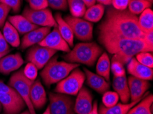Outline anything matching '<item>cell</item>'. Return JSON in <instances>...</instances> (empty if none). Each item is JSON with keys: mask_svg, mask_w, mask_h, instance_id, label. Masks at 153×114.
Here are the masks:
<instances>
[{"mask_svg": "<svg viewBox=\"0 0 153 114\" xmlns=\"http://www.w3.org/2000/svg\"><path fill=\"white\" fill-rule=\"evenodd\" d=\"M99 33L111 34L131 39H143L144 32L138 25V17L128 10H117L113 7L106 10L105 18L98 27Z\"/></svg>", "mask_w": 153, "mask_h": 114, "instance_id": "1", "label": "cell"}, {"mask_svg": "<svg viewBox=\"0 0 153 114\" xmlns=\"http://www.w3.org/2000/svg\"><path fill=\"white\" fill-rule=\"evenodd\" d=\"M98 40L106 51L113 55L112 58L124 65L128 64L139 53L153 51L142 39H131L111 34L99 33Z\"/></svg>", "mask_w": 153, "mask_h": 114, "instance_id": "2", "label": "cell"}, {"mask_svg": "<svg viewBox=\"0 0 153 114\" xmlns=\"http://www.w3.org/2000/svg\"><path fill=\"white\" fill-rule=\"evenodd\" d=\"M102 52V48L96 43H81L77 44L72 50L64 55V59L69 63L82 64L92 66Z\"/></svg>", "mask_w": 153, "mask_h": 114, "instance_id": "3", "label": "cell"}, {"mask_svg": "<svg viewBox=\"0 0 153 114\" xmlns=\"http://www.w3.org/2000/svg\"><path fill=\"white\" fill-rule=\"evenodd\" d=\"M79 64L58 61V56H53L43 67L41 76L47 86H50L63 79L74 69L79 67Z\"/></svg>", "mask_w": 153, "mask_h": 114, "instance_id": "4", "label": "cell"}, {"mask_svg": "<svg viewBox=\"0 0 153 114\" xmlns=\"http://www.w3.org/2000/svg\"><path fill=\"white\" fill-rule=\"evenodd\" d=\"M85 79V73L79 68H76L68 76L58 83L54 90L60 94L76 96L83 87Z\"/></svg>", "mask_w": 153, "mask_h": 114, "instance_id": "5", "label": "cell"}, {"mask_svg": "<svg viewBox=\"0 0 153 114\" xmlns=\"http://www.w3.org/2000/svg\"><path fill=\"white\" fill-rule=\"evenodd\" d=\"M32 83L33 81L25 77L23 73V70L22 69L17 72H15L10 76L8 85L13 88L24 100L30 114H36L35 109L32 104L30 97V88Z\"/></svg>", "mask_w": 153, "mask_h": 114, "instance_id": "6", "label": "cell"}, {"mask_svg": "<svg viewBox=\"0 0 153 114\" xmlns=\"http://www.w3.org/2000/svg\"><path fill=\"white\" fill-rule=\"evenodd\" d=\"M50 114H75L74 99L69 95L52 93L49 94Z\"/></svg>", "mask_w": 153, "mask_h": 114, "instance_id": "7", "label": "cell"}, {"mask_svg": "<svg viewBox=\"0 0 153 114\" xmlns=\"http://www.w3.org/2000/svg\"><path fill=\"white\" fill-rule=\"evenodd\" d=\"M65 21L72 29L74 36L81 41H91L93 38L94 26L91 22L83 18L74 17L71 15L65 16Z\"/></svg>", "mask_w": 153, "mask_h": 114, "instance_id": "8", "label": "cell"}, {"mask_svg": "<svg viewBox=\"0 0 153 114\" xmlns=\"http://www.w3.org/2000/svg\"><path fill=\"white\" fill-rule=\"evenodd\" d=\"M23 16L32 24L39 27H54L57 25L52 12L48 8L33 10L30 7H25L23 12Z\"/></svg>", "mask_w": 153, "mask_h": 114, "instance_id": "9", "label": "cell"}, {"mask_svg": "<svg viewBox=\"0 0 153 114\" xmlns=\"http://www.w3.org/2000/svg\"><path fill=\"white\" fill-rule=\"evenodd\" d=\"M56 53V51L37 45L29 49L26 54L27 62L32 63L37 68L42 69Z\"/></svg>", "mask_w": 153, "mask_h": 114, "instance_id": "10", "label": "cell"}, {"mask_svg": "<svg viewBox=\"0 0 153 114\" xmlns=\"http://www.w3.org/2000/svg\"><path fill=\"white\" fill-rule=\"evenodd\" d=\"M0 103L4 109V114H19L26 106L17 92L13 94H0Z\"/></svg>", "mask_w": 153, "mask_h": 114, "instance_id": "11", "label": "cell"}, {"mask_svg": "<svg viewBox=\"0 0 153 114\" xmlns=\"http://www.w3.org/2000/svg\"><path fill=\"white\" fill-rule=\"evenodd\" d=\"M38 45L50 48L56 51H61L66 53L70 51V46L60 34L57 25L54 27L53 30H52Z\"/></svg>", "mask_w": 153, "mask_h": 114, "instance_id": "12", "label": "cell"}, {"mask_svg": "<svg viewBox=\"0 0 153 114\" xmlns=\"http://www.w3.org/2000/svg\"><path fill=\"white\" fill-rule=\"evenodd\" d=\"M74 102V111L77 114H88L93 107V96L87 88L82 87Z\"/></svg>", "mask_w": 153, "mask_h": 114, "instance_id": "13", "label": "cell"}, {"mask_svg": "<svg viewBox=\"0 0 153 114\" xmlns=\"http://www.w3.org/2000/svg\"><path fill=\"white\" fill-rule=\"evenodd\" d=\"M51 32V27H38L28 33L24 34L20 44L21 49H25L39 44L45 38V37Z\"/></svg>", "mask_w": 153, "mask_h": 114, "instance_id": "14", "label": "cell"}, {"mask_svg": "<svg viewBox=\"0 0 153 114\" xmlns=\"http://www.w3.org/2000/svg\"><path fill=\"white\" fill-rule=\"evenodd\" d=\"M127 71L132 76L141 79L151 81L153 79L152 68L141 64L135 57L132 58L128 62Z\"/></svg>", "mask_w": 153, "mask_h": 114, "instance_id": "15", "label": "cell"}, {"mask_svg": "<svg viewBox=\"0 0 153 114\" xmlns=\"http://www.w3.org/2000/svg\"><path fill=\"white\" fill-rule=\"evenodd\" d=\"M30 97L34 109H41L47 103V94L40 80L33 81L30 88Z\"/></svg>", "mask_w": 153, "mask_h": 114, "instance_id": "16", "label": "cell"}, {"mask_svg": "<svg viewBox=\"0 0 153 114\" xmlns=\"http://www.w3.org/2000/svg\"><path fill=\"white\" fill-rule=\"evenodd\" d=\"M24 64V60L20 53L6 55L0 59V73L9 74L17 71Z\"/></svg>", "mask_w": 153, "mask_h": 114, "instance_id": "17", "label": "cell"}, {"mask_svg": "<svg viewBox=\"0 0 153 114\" xmlns=\"http://www.w3.org/2000/svg\"><path fill=\"white\" fill-rule=\"evenodd\" d=\"M87 85L99 94H104L109 90L110 84L102 76L95 74L89 70L84 68Z\"/></svg>", "mask_w": 153, "mask_h": 114, "instance_id": "18", "label": "cell"}, {"mask_svg": "<svg viewBox=\"0 0 153 114\" xmlns=\"http://www.w3.org/2000/svg\"><path fill=\"white\" fill-rule=\"evenodd\" d=\"M113 87L115 92L119 96L122 103H128L131 98H130V90L126 75L122 76H114Z\"/></svg>", "mask_w": 153, "mask_h": 114, "instance_id": "19", "label": "cell"}, {"mask_svg": "<svg viewBox=\"0 0 153 114\" xmlns=\"http://www.w3.org/2000/svg\"><path fill=\"white\" fill-rule=\"evenodd\" d=\"M8 21L17 30L19 34L24 35L32 30L38 28L39 26L32 24L23 15L10 16Z\"/></svg>", "mask_w": 153, "mask_h": 114, "instance_id": "20", "label": "cell"}, {"mask_svg": "<svg viewBox=\"0 0 153 114\" xmlns=\"http://www.w3.org/2000/svg\"><path fill=\"white\" fill-rule=\"evenodd\" d=\"M55 20L57 23L58 29L60 32V34L62 36L64 40H65L69 46H74V34L72 29L70 26L68 25L63 18L62 17L61 14L56 13L55 15Z\"/></svg>", "mask_w": 153, "mask_h": 114, "instance_id": "21", "label": "cell"}, {"mask_svg": "<svg viewBox=\"0 0 153 114\" xmlns=\"http://www.w3.org/2000/svg\"><path fill=\"white\" fill-rule=\"evenodd\" d=\"M144 98V97H143ZM141 100H137L136 101H131L130 103H119L115 104L111 107H106L103 104L100 105L98 109L99 114H127L128 111L132 107H133L136 104H137Z\"/></svg>", "mask_w": 153, "mask_h": 114, "instance_id": "22", "label": "cell"}, {"mask_svg": "<svg viewBox=\"0 0 153 114\" xmlns=\"http://www.w3.org/2000/svg\"><path fill=\"white\" fill-rule=\"evenodd\" d=\"M152 103L153 96L149 93L130 109L127 114H152Z\"/></svg>", "mask_w": 153, "mask_h": 114, "instance_id": "23", "label": "cell"}, {"mask_svg": "<svg viewBox=\"0 0 153 114\" xmlns=\"http://www.w3.org/2000/svg\"><path fill=\"white\" fill-rule=\"evenodd\" d=\"M2 34L7 43L13 47H19L20 46L21 40L19 34L17 30L8 21H6L4 25Z\"/></svg>", "mask_w": 153, "mask_h": 114, "instance_id": "24", "label": "cell"}, {"mask_svg": "<svg viewBox=\"0 0 153 114\" xmlns=\"http://www.w3.org/2000/svg\"><path fill=\"white\" fill-rule=\"evenodd\" d=\"M96 71L98 75L102 76L108 82L110 81L111 62L106 53H102L99 57L96 65Z\"/></svg>", "mask_w": 153, "mask_h": 114, "instance_id": "25", "label": "cell"}, {"mask_svg": "<svg viewBox=\"0 0 153 114\" xmlns=\"http://www.w3.org/2000/svg\"><path fill=\"white\" fill-rule=\"evenodd\" d=\"M104 11L105 8L102 4H94V6L89 7L87 10H86L83 18L85 20L91 23L98 22L102 18Z\"/></svg>", "mask_w": 153, "mask_h": 114, "instance_id": "26", "label": "cell"}, {"mask_svg": "<svg viewBox=\"0 0 153 114\" xmlns=\"http://www.w3.org/2000/svg\"><path fill=\"white\" fill-rule=\"evenodd\" d=\"M138 25L143 32L153 31V11L152 9L147 8L140 14L138 18Z\"/></svg>", "mask_w": 153, "mask_h": 114, "instance_id": "27", "label": "cell"}, {"mask_svg": "<svg viewBox=\"0 0 153 114\" xmlns=\"http://www.w3.org/2000/svg\"><path fill=\"white\" fill-rule=\"evenodd\" d=\"M152 5V3L146 0H130L128 8L130 13L137 16L142 13L146 9L151 8Z\"/></svg>", "mask_w": 153, "mask_h": 114, "instance_id": "28", "label": "cell"}, {"mask_svg": "<svg viewBox=\"0 0 153 114\" xmlns=\"http://www.w3.org/2000/svg\"><path fill=\"white\" fill-rule=\"evenodd\" d=\"M67 1L71 16L78 18L82 17L84 16L87 7L82 0H67Z\"/></svg>", "mask_w": 153, "mask_h": 114, "instance_id": "29", "label": "cell"}, {"mask_svg": "<svg viewBox=\"0 0 153 114\" xmlns=\"http://www.w3.org/2000/svg\"><path fill=\"white\" fill-rule=\"evenodd\" d=\"M119 99V96L115 92L106 91L103 94L102 104L106 107H111L117 104Z\"/></svg>", "mask_w": 153, "mask_h": 114, "instance_id": "30", "label": "cell"}, {"mask_svg": "<svg viewBox=\"0 0 153 114\" xmlns=\"http://www.w3.org/2000/svg\"><path fill=\"white\" fill-rule=\"evenodd\" d=\"M135 59L144 66L153 68V56L151 52H141L135 55Z\"/></svg>", "mask_w": 153, "mask_h": 114, "instance_id": "31", "label": "cell"}, {"mask_svg": "<svg viewBox=\"0 0 153 114\" xmlns=\"http://www.w3.org/2000/svg\"><path fill=\"white\" fill-rule=\"evenodd\" d=\"M130 90V98L131 101H136L137 100L142 99L150 92H147L148 89L143 88H135L131 87L129 88Z\"/></svg>", "mask_w": 153, "mask_h": 114, "instance_id": "32", "label": "cell"}, {"mask_svg": "<svg viewBox=\"0 0 153 114\" xmlns=\"http://www.w3.org/2000/svg\"><path fill=\"white\" fill-rule=\"evenodd\" d=\"M111 71L112 72L114 76H122L126 75L124 65L113 58H112V61L111 63Z\"/></svg>", "mask_w": 153, "mask_h": 114, "instance_id": "33", "label": "cell"}, {"mask_svg": "<svg viewBox=\"0 0 153 114\" xmlns=\"http://www.w3.org/2000/svg\"><path fill=\"white\" fill-rule=\"evenodd\" d=\"M127 81H128V85L129 88L131 87L143 88H146V89L148 90V88H149L150 86V83L148 82V81L137 78L133 76H129Z\"/></svg>", "mask_w": 153, "mask_h": 114, "instance_id": "34", "label": "cell"}, {"mask_svg": "<svg viewBox=\"0 0 153 114\" xmlns=\"http://www.w3.org/2000/svg\"><path fill=\"white\" fill-rule=\"evenodd\" d=\"M23 73L25 77L30 81H35L38 74V68L32 63H27L24 69L23 70Z\"/></svg>", "mask_w": 153, "mask_h": 114, "instance_id": "35", "label": "cell"}, {"mask_svg": "<svg viewBox=\"0 0 153 114\" xmlns=\"http://www.w3.org/2000/svg\"><path fill=\"white\" fill-rule=\"evenodd\" d=\"M48 6L58 10H66L68 9L67 0H48Z\"/></svg>", "mask_w": 153, "mask_h": 114, "instance_id": "36", "label": "cell"}, {"mask_svg": "<svg viewBox=\"0 0 153 114\" xmlns=\"http://www.w3.org/2000/svg\"><path fill=\"white\" fill-rule=\"evenodd\" d=\"M29 7L33 10H42L48 8V0H26Z\"/></svg>", "mask_w": 153, "mask_h": 114, "instance_id": "37", "label": "cell"}, {"mask_svg": "<svg viewBox=\"0 0 153 114\" xmlns=\"http://www.w3.org/2000/svg\"><path fill=\"white\" fill-rule=\"evenodd\" d=\"M22 0H0V3L8 6L15 13L19 12Z\"/></svg>", "mask_w": 153, "mask_h": 114, "instance_id": "38", "label": "cell"}, {"mask_svg": "<svg viewBox=\"0 0 153 114\" xmlns=\"http://www.w3.org/2000/svg\"><path fill=\"white\" fill-rule=\"evenodd\" d=\"M11 9L8 6L0 3V28H3L8 15Z\"/></svg>", "mask_w": 153, "mask_h": 114, "instance_id": "39", "label": "cell"}, {"mask_svg": "<svg viewBox=\"0 0 153 114\" xmlns=\"http://www.w3.org/2000/svg\"><path fill=\"white\" fill-rule=\"evenodd\" d=\"M130 0H111L113 8L117 10H125L128 8Z\"/></svg>", "mask_w": 153, "mask_h": 114, "instance_id": "40", "label": "cell"}, {"mask_svg": "<svg viewBox=\"0 0 153 114\" xmlns=\"http://www.w3.org/2000/svg\"><path fill=\"white\" fill-rule=\"evenodd\" d=\"M10 52V46L0 30V53Z\"/></svg>", "mask_w": 153, "mask_h": 114, "instance_id": "41", "label": "cell"}, {"mask_svg": "<svg viewBox=\"0 0 153 114\" xmlns=\"http://www.w3.org/2000/svg\"><path fill=\"white\" fill-rule=\"evenodd\" d=\"M16 91L10 85H6L2 81H0V94H13Z\"/></svg>", "mask_w": 153, "mask_h": 114, "instance_id": "42", "label": "cell"}, {"mask_svg": "<svg viewBox=\"0 0 153 114\" xmlns=\"http://www.w3.org/2000/svg\"><path fill=\"white\" fill-rule=\"evenodd\" d=\"M143 40L149 47L153 49V31L146 32Z\"/></svg>", "mask_w": 153, "mask_h": 114, "instance_id": "43", "label": "cell"}, {"mask_svg": "<svg viewBox=\"0 0 153 114\" xmlns=\"http://www.w3.org/2000/svg\"><path fill=\"white\" fill-rule=\"evenodd\" d=\"M88 114H99L98 113V103L97 101H95L94 104H93V107L91 111Z\"/></svg>", "mask_w": 153, "mask_h": 114, "instance_id": "44", "label": "cell"}, {"mask_svg": "<svg viewBox=\"0 0 153 114\" xmlns=\"http://www.w3.org/2000/svg\"><path fill=\"white\" fill-rule=\"evenodd\" d=\"M82 1L84 2L86 7L89 8V7L94 6L96 4V0H82Z\"/></svg>", "mask_w": 153, "mask_h": 114, "instance_id": "45", "label": "cell"}, {"mask_svg": "<svg viewBox=\"0 0 153 114\" xmlns=\"http://www.w3.org/2000/svg\"><path fill=\"white\" fill-rule=\"evenodd\" d=\"M99 2V4H102L105 6H109L111 4V0H96Z\"/></svg>", "mask_w": 153, "mask_h": 114, "instance_id": "46", "label": "cell"}, {"mask_svg": "<svg viewBox=\"0 0 153 114\" xmlns=\"http://www.w3.org/2000/svg\"><path fill=\"white\" fill-rule=\"evenodd\" d=\"M43 114H50V108H49V107H48L45 109V112H44Z\"/></svg>", "mask_w": 153, "mask_h": 114, "instance_id": "47", "label": "cell"}, {"mask_svg": "<svg viewBox=\"0 0 153 114\" xmlns=\"http://www.w3.org/2000/svg\"><path fill=\"white\" fill-rule=\"evenodd\" d=\"M9 52H7V53H0V59H1V57H3L4 56H5L6 55L8 54Z\"/></svg>", "mask_w": 153, "mask_h": 114, "instance_id": "48", "label": "cell"}, {"mask_svg": "<svg viewBox=\"0 0 153 114\" xmlns=\"http://www.w3.org/2000/svg\"><path fill=\"white\" fill-rule=\"evenodd\" d=\"M20 114H30V111H28V109H27V110L24 111V112H22V113H20Z\"/></svg>", "mask_w": 153, "mask_h": 114, "instance_id": "49", "label": "cell"}, {"mask_svg": "<svg viewBox=\"0 0 153 114\" xmlns=\"http://www.w3.org/2000/svg\"><path fill=\"white\" fill-rule=\"evenodd\" d=\"M146 1H150V2H151V3H152L153 0H146Z\"/></svg>", "mask_w": 153, "mask_h": 114, "instance_id": "50", "label": "cell"}, {"mask_svg": "<svg viewBox=\"0 0 153 114\" xmlns=\"http://www.w3.org/2000/svg\"><path fill=\"white\" fill-rule=\"evenodd\" d=\"M1 108H2V106H1V103H0V111H1Z\"/></svg>", "mask_w": 153, "mask_h": 114, "instance_id": "51", "label": "cell"}]
</instances>
